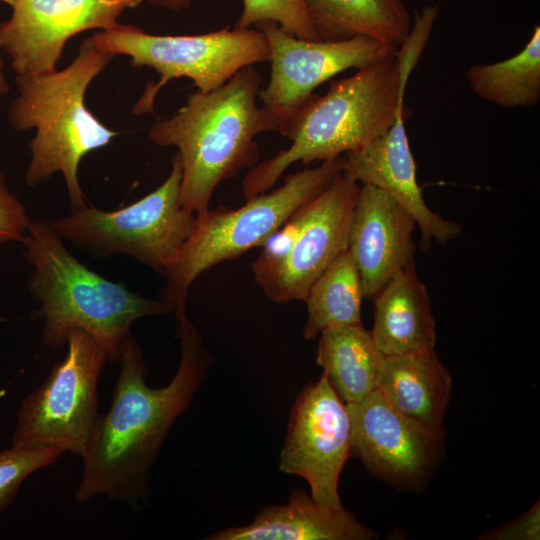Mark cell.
<instances>
[{"label":"cell","instance_id":"cell-1","mask_svg":"<svg viewBox=\"0 0 540 540\" xmlns=\"http://www.w3.org/2000/svg\"><path fill=\"white\" fill-rule=\"evenodd\" d=\"M181 357L176 374L161 388L146 384L143 352L130 333L120 350V371L109 410L99 414L81 456L82 477L75 499L96 496L128 504H147L150 474L175 420L188 408L212 364L202 337L187 317L176 315Z\"/></svg>","mask_w":540,"mask_h":540},{"label":"cell","instance_id":"cell-2","mask_svg":"<svg viewBox=\"0 0 540 540\" xmlns=\"http://www.w3.org/2000/svg\"><path fill=\"white\" fill-rule=\"evenodd\" d=\"M262 81L253 65L246 66L210 92L188 94L175 114L150 127L154 144L178 149L180 201L188 211H207L221 182L257 164L256 136L277 131L276 119L257 104Z\"/></svg>","mask_w":540,"mask_h":540},{"label":"cell","instance_id":"cell-3","mask_svg":"<svg viewBox=\"0 0 540 540\" xmlns=\"http://www.w3.org/2000/svg\"><path fill=\"white\" fill-rule=\"evenodd\" d=\"M409 76L399 68L395 53L332 82L325 95H311L277 130L291 145L245 175V198L272 188L296 162L330 161L384 134L404 106Z\"/></svg>","mask_w":540,"mask_h":540},{"label":"cell","instance_id":"cell-4","mask_svg":"<svg viewBox=\"0 0 540 540\" xmlns=\"http://www.w3.org/2000/svg\"><path fill=\"white\" fill-rule=\"evenodd\" d=\"M20 242L33 268L28 288L39 302L35 316L43 320L46 347L66 344L69 333L80 329L97 340L108 361L115 362L135 321L174 312L162 300L145 298L88 268L48 221L31 220Z\"/></svg>","mask_w":540,"mask_h":540},{"label":"cell","instance_id":"cell-5","mask_svg":"<svg viewBox=\"0 0 540 540\" xmlns=\"http://www.w3.org/2000/svg\"><path fill=\"white\" fill-rule=\"evenodd\" d=\"M114 57L89 37L66 68L15 78L18 94L9 106L8 120L16 131L36 130L25 183L33 187L60 172L72 210L87 205L78 177L82 158L118 134L85 104L87 88Z\"/></svg>","mask_w":540,"mask_h":540},{"label":"cell","instance_id":"cell-6","mask_svg":"<svg viewBox=\"0 0 540 540\" xmlns=\"http://www.w3.org/2000/svg\"><path fill=\"white\" fill-rule=\"evenodd\" d=\"M343 156L284 177L272 190L246 199L236 209L221 205L196 215L195 226L178 260L166 273L160 300L175 315L186 311L192 283L205 271L262 246L299 208L323 192L342 173Z\"/></svg>","mask_w":540,"mask_h":540},{"label":"cell","instance_id":"cell-7","mask_svg":"<svg viewBox=\"0 0 540 540\" xmlns=\"http://www.w3.org/2000/svg\"><path fill=\"white\" fill-rule=\"evenodd\" d=\"M104 51L126 55L133 67L159 74L135 103L134 115L152 113L160 89L170 80L189 78L198 91L210 92L240 69L269 61L266 37L257 28H229L197 35H155L133 25L117 24L91 36Z\"/></svg>","mask_w":540,"mask_h":540},{"label":"cell","instance_id":"cell-8","mask_svg":"<svg viewBox=\"0 0 540 540\" xmlns=\"http://www.w3.org/2000/svg\"><path fill=\"white\" fill-rule=\"evenodd\" d=\"M181 179L176 152L165 181L136 202L113 211L86 205L48 223L63 240L99 254L128 255L165 276L196 221L181 204Z\"/></svg>","mask_w":540,"mask_h":540},{"label":"cell","instance_id":"cell-9","mask_svg":"<svg viewBox=\"0 0 540 540\" xmlns=\"http://www.w3.org/2000/svg\"><path fill=\"white\" fill-rule=\"evenodd\" d=\"M66 344L65 356L21 401L12 446H56L82 456L99 417L98 382L108 358L83 330H72Z\"/></svg>","mask_w":540,"mask_h":540},{"label":"cell","instance_id":"cell-10","mask_svg":"<svg viewBox=\"0 0 540 540\" xmlns=\"http://www.w3.org/2000/svg\"><path fill=\"white\" fill-rule=\"evenodd\" d=\"M255 27L266 37L271 64L269 83L258 97L278 128L333 76L350 68L359 70L397 51L368 37L313 41L292 36L272 21Z\"/></svg>","mask_w":540,"mask_h":540},{"label":"cell","instance_id":"cell-11","mask_svg":"<svg viewBox=\"0 0 540 540\" xmlns=\"http://www.w3.org/2000/svg\"><path fill=\"white\" fill-rule=\"evenodd\" d=\"M349 455L346 404L323 374L300 393L293 406L279 469L303 477L317 503L340 508L338 480Z\"/></svg>","mask_w":540,"mask_h":540},{"label":"cell","instance_id":"cell-12","mask_svg":"<svg viewBox=\"0 0 540 540\" xmlns=\"http://www.w3.org/2000/svg\"><path fill=\"white\" fill-rule=\"evenodd\" d=\"M145 0H17L0 24L2 49L16 75L56 69L71 37L89 29L108 30L126 10Z\"/></svg>","mask_w":540,"mask_h":540},{"label":"cell","instance_id":"cell-13","mask_svg":"<svg viewBox=\"0 0 540 540\" xmlns=\"http://www.w3.org/2000/svg\"><path fill=\"white\" fill-rule=\"evenodd\" d=\"M360 184L342 173L299 210L297 234L284 259L256 283L275 303L305 301L313 282L348 247Z\"/></svg>","mask_w":540,"mask_h":540},{"label":"cell","instance_id":"cell-14","mask_svg":"<svg viewBox=\"0 0 540 540\" xmlns=\"http://www.w3.org/2000/svg\"><path fill=\"white\" fill-rule=\"evenodd\" d=\"M350 420V454L377 475L394 482L421 477L432 464L440 435L393 408L376 389L346 404Z\"/></svg>","mask_w":540,"mask_h":540},{"label":"cell","instance_id":"cell-15","mask_svg":"<svg viewBox=\"0 0 540 540\" xmlns=\"http://www.w3.org/2000/svg\"><path fill=\"white\" fill-rule=\"evenodd\" d=\"M401 107L389 129L358 150L343 155L342 174L357 183L375 186L391 195L415 219L421 248L432 240L440 244L456 238L462 226L442 218L426 204L417 182V167L404 126Z\"/></svg>","mask_w":540,"mask_h":540},{"label":"cell","instance_id":"cell-16","mask_svg":"<svg viewBox=\"0 0 540 540\" xmlns=\"http://www.w3.org/2000/svg\"><path fill=\"white\" fill-rule=\"evenodd\" d=\"M414 217L387 192L361 184L349 237L364 298L374 299L397 273L415 266Z\"/></svg>","mask_w":540,"mask_h":540},{"label":"cell","instance_id":"cell-17","mask_svg":"<svg viewBox=\"0 0 540 540\" xmlns=\"http://www.w3.org/2000/svg\"><path fill=\"white\" fill-rule=\"evenodd\" d=\"M376 535L342 507L323 506L302 490L288 504L264 508L242 527L207 537L212 540H366Z\"/></svg>","mask_w":540,"mask_h":540},{"label":"cell","instance_id":"cell-18","mask_svg":"<svg viewBox=\"0 0 540 540\" xmlns=\"http://www.w3.org/2000/svg\"><path fill=\"white\" fill-rule=\"evenodd\" d=\"M373 300L370 332L385 356L434 349L435 319L427 288L415 266L394 275Z\"/></svg>","mask_w":540,"mask_h":540},{"label":"cell","instance_id":"cell-19","mask_svg":"<svg viewBox=\"0 0 540 540\" xmlns=\"http://www.w3.org/2000/svg\"><path fill=\"white\" fill-rule=\"evenodd\" d=\"M450 389L434 349L385 356L378 390L398 412L438 435Z\"/></svg>","mask_w":540,"mask_h":540},{"label":"cell","instance_id":"cell-20","mask_svg":"<svg viewBox=\"0 0 540 540\" xmlns=\"http://www.w3.org/2000/svg\"><path fill=\"white\" fill-rule=\"evenodd\" d=\"M307 9L321 41L368 37L397 50L411 30L402 0H307Z\"/></svg>","mask_w":540,"mask_h":540},{"label":"cell","instance_id":"cell-21","mask_svg":"<svg viewBox=\"0 0 540 540\" xmlns=\"http://www.w3.org/2000/svg\"><path fill=\"white\" fill-rule=\"evenodd\" d=\"M384 360L362 324L328 329L319 335L316 362L345 404L378 389Z\"/></svg>","mask_w":540,"mask_h":540},{"label":"cell","instance_id":"cell-22","mask_svg":"<svg viewBox=\"0 0 540 540\" xmlns=\"http://www.w3.org/2000/svg\"><path fill=\"white\" fill-rule=\"evenodd\" d=\"M362 284L348 251L341 252L308 290L303 337L312 340L323 331L361 325Z\"/></svg>","mask_w":540,"mask_h":540},{"label":"cell","instance_id":"cell-23","mask_svg":"<svg viewBox=\"0 0 540 540\" xmlns=\"http://www.w3.org/2000/svg\"><path fill=\"white\" fill-rule=\"evenodd\" d=\"M473 92L504 108H531L540 100V27L514 56L489 64H475L466 73Z\"/></svg>","mask_w":540,"mask_h":540},{"label":"cell","instance_id":"cell-24","mask_svg":"<svg viewBox=\"0 0 540 540\" xmlns=\"http://www.w3.org/2000/svg\"><path fill=\"white\" fill-rule=\"evenodd\" d=\"M172 11L190 6L192 0H145ZM265 21L277 23L285 32L300 39L319 40L310 20L307 0H243L236 28H251Z\"/></svg>","mask_w":540,"mask_h":540},{"label":"cell","instance_id":"cell-25","mask_svg":"<svg viewBox=\"0 0 540 540\" xmlns=\"http://www.w3.org/2000/svg\"><path fill=\"white\" fill-rule=\"evenodd\" d=\"M63 453L64 451L56 446H12L0 451V511L12 504L28 476L53 465Z\"/></svg>","mask_w":540,"mask_h":540},{"label":"cell","instance_id":"cell-26","mask_svg":"<svg viewBox=\"0 0 540 540\" xmlns=\"http://www.w3.org/2000/svg\"><path fill=\"white\" fill-rule=\"evenodd\" d=\"M30 222L25 206L0 173V243L20 242Z\"/></svg>","mask_w":540,"mask_h":540},{"label":"cell","instance_id":"cell-27","mask_svg":"<svg viewBox=\"0 0 540 540\" xmlns=\"http://www.w3.org/2000/svg\"><path fill=\"white\" fill-rule=\"evenodd\" d=\"M539 514V504L534 505L519 519L508 523L504 527L491 531L487 538L520 540L539 539Z\"/></svg>","mask_w":540,"mask_h":540},{"label":"cell","instance_id":"cell-28","mask_svg":"<svg viewBox=\"0 0 540 540\" xmlns=\"http://www.w3.org/2000/svg\"><path fill=\"white\" fill-rule=\"evenodd\" d=\"M2 49V43L0 38V53ZM9 91V85L4 73V62L0 55V96L7 94Z\"/></svg>","mask_w":540,"mask_h":540},{"label":"cell","instance_id":"cell-29","mask_svg":"<svg viewBox=\"0 0 540 540\" xmlns=\"http://www.w3.org/2000/svg\"><path fill=\"white\" fill-rule=\"evenodd\" d=\"M17 0H0V2H3V3H6L8 5H10L11 7L14 6V4L16 3Z\"/></svg>","mask_w":540,"mask_h":540}]
</instances>
